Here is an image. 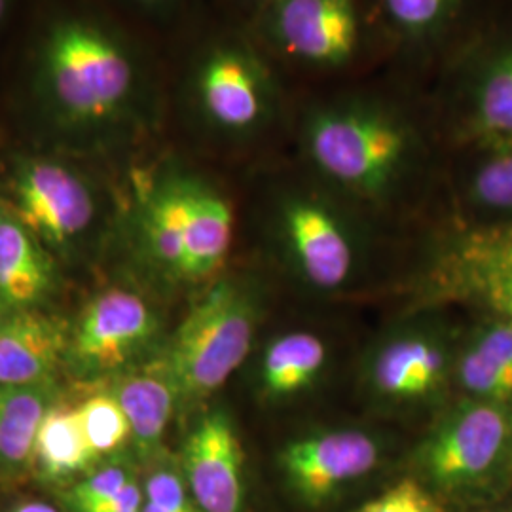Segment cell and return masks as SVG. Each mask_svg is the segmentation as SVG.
Instances as JSON below:
<instances>
[{"label": "cell", "instance_id": "1", "mask_svg": "<svg viewBox=\"0 0 512 512\" xmlns=\"http://www.w3.org/2000/svg\"><path fill=\"white\" fill-rule=\"evenodd\" d=\"M31 97L71 133L128 128L156 109L147 61L129 38L88 14H63L38 38Z\"/></svg>", "mask_w": 512, "mask_h": 512}, {"label": "cell", "instance_id": "2", "mask_svg": "<svg viewBox=\"0 0 512 512\" xmlns=\"http://www.w3.org/2000/svg\"><path fill=\"white\" fill-rule=\"evenodd\" d=\"M410 109L397 97L370 90L315 97L298 116L304 156L336 190L384 202L423 154L420 124Z\"/></svg>", "mask_w": 512, "mask_h": 512}, {"label": "cell", "instance_id": "3", "mask_svg": "<svg viewBox=\"0 0 512 512\" xmlns=\"http://www.w3.org/2000/svg\"><path fill=\"white\" fill-rule=\"evenodd\" d=\"M183 103L207 133L243 143L281 120L285 93L274 61L255 38L224 33L192 55L184 73Z\"/></svg>", "mask_w": 512, "mask_h": 512}, {"label": "cell", "instance_id": "4", "mask_svg": "<svg viewBox=\"0 0 512 512\" xmlns=\"http://www.w3.org/2000/svg\"><path fill=\"white\" fill-rule=\"evenodd\" d=\"M148 251L171 272L205 277L217 272L234 238V211L217 188L200 177L165 173L139 205Z\"/></svg>", "mask_w": 512, "mask_h": 512}, {"label": "cell", "instance_id": "5", "mask_svg": "<svg viewBox=\"0 0 512 512\" xmlns=\"http://www.w3.org/2000/svg\"><path fill=\"white\" fill-rule=\"evenodd\" d=\"M372 25L366 0H262L251 37L275 65L340 74L365 57Z\"/></svg>", "mask_w": 512, "mask_h": 512}, {"label": "cell", "instance_id": "6", "mask_svg": "<svg viewBox=\"0 0 512 512\" xmlns=\"http://www.w3.org/2000/svg\"><path fill=\"white\" fill-rule=\"evenodd\" d=\"M255 332V311L245 293L219 283L188 311L175 332L162 374L177 395L202 399L245 361Z\"/></svg>", "mask_w": 512, "mask_h": 512}, {"label": "cell", "instance_id": "7", "mask_svg": "<svg viewBox=\"0 0 512 512\" xmlns=\"http://www.w3.org/2000/svg\"><path fill=\"white\" fill-rule=\"evenodd\" d=\"M10 190L14 215L52 247H65L84 236L95 219L92 188L73 167L57 160H21Z\"/></svg>", "mask_w": 512, "mask_h": 512}, {"label": "cell", "instance_id": "8", "mask_svg": "<svg viewBox=\"0 0 512 512\" xmlns=\"http://www.w3.org/2000/svg\"><path fill=\"white\" fill-rule=\"evenodd\" d=\"M275 222L298 268L315 287H340L353 268V238L340 211L323 196L285 192Z\"/></svg>", "mask_w": 512, "mask_h": 512}, {"label": "cell", "instance_id": "9", "mask_svg": "<svg viewBox=\"0 0 512 512\" xmlns=\"http://www.w3.org/2000/svg\"><path fill=\"white\" fill-rule=\"evenodd\" d=\"M437 293L505 317L512 325V222L476 230L440 256Z\"/></svg>", "mask_w": 512, "mask_h": 512}, {"label": "cell", "instance_id": "10", "mask_svg": "<svg viewBox=\"0 0 512 512\" xmlns=\"http://www.w3.org/2000/svg\"><path fill=\"white\" fill-rule=\"evenodd\" d=\"M509 437L511 420L501 406L494 403L465 406L425 446V471L444 488L473 484L501 458Z\"/></svg>", "mask_w": 512, "mask_h": 512}, {"label": "cell", "instance_id": "11", "mask_svg": "<svg viewBox=\"0 0 512 512\" xmlns=\"http://www.w3.org/2000/svg\"><path fill=\"white\" fill-rule=\"evenodd\" d=\"M454 109L482 147H512V33L469 55L454 84Z\"/></svg>", "mask_w": 512, "mask_h": 512}, {"label": "cell", "instance_id": "12", "mask_svg": "<svg viewBox=\"0 0 512 512\" xmlns=\"http://www.w3.org/2000/svg\"><path fill=\"white\" fill-rule=\"evenodd\" d=\"M156 327L143 298L126 291L101 294L84 310L71 342L84 372H109L128 363Z\"/></svg>", "mask_w": 512, "mask_h": 512}, {"label": "cell", "instance_id": "13", "mask_svg": "<svg viewBox=\"0 0 512 512\" xmlns=\"http://www.w3.org/2000/svg\"><path fill=\"white\" fill-rule=\"evenodd\" d=\"M378 459L380 450L372 437L361 431H330L289 444L281 454V467L294 490L317 503L368 475Z\"/></svg>", "mask_w": 512, "mask_h": 512}, {"label": "cell", "instance_id": "14", "mask_svg": "<svg viewBox=\"0 0 512 512\" xmlns=\"http://www.w3.org/2000/svg\"><path fill=\"white\" fill-rule=\"evenodd\" d=\"M184 473L203 512H239L243 503V454L232 421L205 416L184 448Z\"/></svg>", "mask_w": 512, "mask_h": 512}, {"label": "cell", "instance_id": "15", "mask_svg": "<svg viewBox=\"0 0 512 512\" xmlns=\"http://www.w3.org/2000/svg\"><path fill=\"white\" fill-rule=\"evenodd\" d=\"M67 349L63 329L33 310L0 315V385L37 387L54 376Z\"/></svg>", "mask_w": 512, "mask_h": 512}, {"label": "cell", "instance_id": "16", "mask_svg": "<svg viewBox=\"0 0 512 512\" xmlns=\"http://www.w3.org/2000/svg\"><path fill=\"white\" fill-rule=\"evenodd\" d=\"M54 268L42 241L0 207V313L31 310L52 291Z\"/></svg>", "mask_w": 512, "mask_h": 512}, {"label": "cell", "instance_id": "17", "mask_svg": "<svg viewBox=\"0 0 512 512\" xmlns=\"http://www.w3.org/2000/svg\"><path fill=\"white\" fill-rule=\"evenodd\" d=\"M374 25L404 54L427 57L454 35L469 0H366Z\"/></svg>", "mask_w": 512, "mask_h": 512}, {"label": "cell", "instance_id": "18", "mask_svg": "<svg viewBox=\"0 0 512 512\" xmlns=\"http://www.w3.org/2000/svg\"><path fill=\"white\" fill-rule=\"evenodd\" d=\"M444 372L442 349L423 338L389 344L374 363V384L387 397L418 399L431 393Z\"/></svg>", "mask_w": 512, "mask_h": 512}, {"label": "cell", "instance_id": "19", "mask_svg": "<svg viewBox=\"0 0 512 512\" xmlns=\"http://www.w3.org/2000/svg\"><path fill=\"white\" fill-rule=\"evenodd\" d=\"M38 471L44 478L61 480L84 471L97 458L84 437L76 410L50 408L38 427L33 448Z\"/></svg>", "mask_w": 512, "mask_h": 512}, {"label": "cell", "instance_id": "20", "mask_svg": "<svg viewBox=\"0 0 512 512\" xmlns=\"http://www.w3.org/2000/svg\"><path fill=\"white\" fill-rule=\"evenodd\" d=\"M50 389L0 385V463L18 465L33 454L38 427L50 410Z\"/></svg>", "mask_w": 512, "mask_h": 512}, {"label": "cell", "instance_id": "21", "mask_svg": "<svg viewBox=\"0 0 512 512\" xmlns=\"http://www.w3.org/2000/svg\"><path fill=\"white\" fill-rule=\"evenodd\" d=\"M131 425V435L143 450L160 444L171 418L177 391L164 374H137L124 380L116 395Z\"/></svg>", "mask_w": 512, "mask_h": 512}, {"label": "cell", "instance_id": "22", "mask_svg": "<svg viewBox=\"0 0 512 512\" xmlns=\"http://www.w3.org/2000/svg\"><path fill=\"white\" fill-rule=\"evenodd\" d=\"M325 361L327 348L315 334H285L266 351L262 366L264 387L275 397L298 393L323 370Z\"/></svg>", "mask_w": 512, "mask_h": 512}, {"label": "cell", "instance_id": "23", "mask_svg": "<svg viewBox=\"0 0 512 512\" xmlns=\"http://www.w3.org/2000/svg\"><path fill=\"white\" fill-rule=\"evenodd\" d=\"M76 416L95 456L120 448L131 435L128 416L116 397L95 395L76 408Z\"/></svg>", "mask_w": 512, "mask_h": 512}, {"label": "cell", "instance_id": "24", "mask_svg": "<svg viewBox=\"0 0 512 512\" xmlns=\"http://www.w3.org/2000/svg\"><path fill=\"white\" fill-rule=\"evenodd\" d=\"M490 152L471 179L469 196L482 209L512 213V147Z\"/></svg>", "mask_w": 512, "mask_h": 512}, {"label": "cell", "instance_id": "25", "mask_svg": "<svg viewBox=\"0 0 512 512\" xmlns=\"http://www.w3.org/2000/svg\"><path fill=\"white\" fill-rule=\"evenodd\" d=\"M459 378L471 393L488 397L492 401H505L512 397V378L486 359L478 349H469L459 366Z\"/></svg>", "mask_w": 512, "mask_h": 512}, {"label": "cell", "instance_id": "26", "mask_svg": "<svg viewBox=\"0 0 512 512\" xmlns=\"http://www.w3.org/2000/svg\"><path fill=\"white\" fill-rule=\"evenodd\" d=\"M133 478L122 467H107L95 475L84 478L80 484L74 486L71 501L76 512L92 511L93 507L101 505L112 495L124 490Z\"/></svg>", "mask_w": 512, "mask_h": 512}, {"label": "cell", "instance_id": "27", "mask_svg": "<svg viewBox=\"0 0 512 512\" xmlns=\"http://www.w3.org/2000/svg\"><path fill=\"white\" fill-rule=\"evenodd\" d=\"M355 512H439V509L418 482L403 480Z\"/></svg>", "mask_w": 512, "mask_h": 512}, {"label": "cell", "instance_id": "28", "mask_svg": "<svg viewBox=\"0 0 512 512\" xmlns=\"http://www.w3.org/2000/svg\"><path fill=\"white\" fill-rule=\"evenodd\" d=\"M148 503L164 512H198L186 494L183 480L171 471L150 476L145 488Z\"/></svg>", "mask_w": 512, "mask_h": 512}, {"label": "cell", "instance_id": "29", "mask_svg": "<svg viewBox=\"0 0 512 512\" xmlns=\"http://www.w3.org/2000/svg\"><path fill=\"white\" fill-rule=\"evenodd\" d=\"M478 349L486 359H490L495 366L507 372L512 378V325L505 323L488 330L478 342Z\"/></svg>", "mask_w": 512, "mask_h": 512}, {"label": "cell", "instance_id": "30", "mask_svg": "<svg viewBox=\"0 0 512 512\" xmlns=\"http://www.w3.org/2000/svg\"><path fill=\"white\" fill-rule=\"evenodd\" d=\"M143 494L137 486L135 480H131L124 490H120L118 494L112 495L107 501H103L101 505L93 507L88 512H141L143 511Z\"/></svg>", "mask_w": 512, "mask_h": 512}, {"label": "cell", "instance_id": "31", "mask_svg": "<svg viewBox=\"0 0 512 512\" xmlns=\"http://www.w3.org/2000/svg\"><path fill=\"white\" fill-rule=\"evenodd\" d=\"M128 2L139 10H145V12H164L167 8H171L173 4H177L179 0H128Z\"/></svg>", "mask_w": 512, "mask_h": 512}, {"label": "cell", "instance_id": "32", "mask_svg": "<svg viewBox=\"0 0 512 512\" xmlns=\"http://www.w3.org/2000/svg\"><path fill=\"white\" fill-rule=\"evenodd\" d=\"M14 512H57L52 505L46 503H25Z\"/></svg>", "mask_w": 512, "mask_h": 512}, {"label": "cell", "instance_id": "33", "mask_svg": "<svg viewBox=\"0 0 512 512\" xmlns=\"http://www.w3.org/2000/svg\"><path fill=\"white\" fill-rule=\"evenodd\" d=\"M8 8H10V0H0V23L6 18Z\"/></svg>", "mask_w": 512, "mask_h": 512}, {"label": "cell", "instance_id": "34", "mask_svg": "<svg viewBox=\"0 0 512 512\" xmlns=\"http://www.w3.org/2000/svg\"><path fill=\"white\" fill-rule=\"evenodd\" d=\"M141 512H164V511H160V509H158V507H154V505H152V503H148V501H145V503H143V511Z\"/></svg>", "mask_w": 512, "mask_h": 512}, {"label": "cell", "instance_id": "35", "mask_svg": "<svg viewBox=\"0 0 512 512\" xmlns=\"http://www.w3.org/2000/svg\"><path fill=\"white\" fill-rule=\"evenodd\" d=\"M256 4H258V2H262V0H255Z\"/></svg>", "mask_w": 512, "mask_h": 512}]
</instances>
